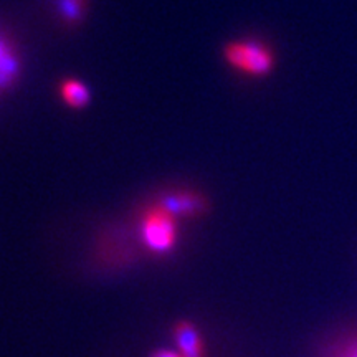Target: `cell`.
I'll list each match as a JSON object with an SVG mask.
<instances>
[{"instance_id":"277c9868","label":"cell","mask_w":357,"mask_h":357,"mask_svg":"<svg viewBox=\"0 0 357 357\" xmlns=\"http://www.w3.org/2000/svg\"><path fill=\"white\" fill-rule=\"evenodd\" d=\"M172 337L176 349L184 357H205V341L200 329L190 321H177L174 324Z\"/></svg>"},{"instance_id":"7a4b0ae2","label":"cell","mask_w":357,"mask_h":357,"mask_svg":"<svg viewBox=\"0 0 357 357\" xmlns=\"http://www.w3.org/2000/svg\"><path fill=\"white\" fill-rule=\"evenodd\" d=\"M222 56L230 70L247 78H266L276 68L275 50L257 37L231 40L223 47Z\"/></svg>"},{"instance_id":"6da1fadb","label":"cell","mask_w":357,"mask_h":357,"mask_svg":"<svg viewBox=\"0 0 357 357\" xmlns=\"http://www.w3.org/2000/svg\"><path fill=\"white\" fill-rule=\"evenodd\" d=\"M137 236L147 253L155 257L169 255L178 242V218L153 200L137 217Z\"/></svg>"},{"instance_id":"3957f363","label":"cell","mask_w":357,"mask_h":357,"mask_svg":"<svg viewBox=\"0 0 357 357\" xmlns=\"http://www.w3.org/2000/svg\"><path fill=\"white\" fill-rule=\"evenodd\" d=\"M160 207L171 212L174 217L181 218H199L211 211V200H208L202 192L195 189H171L162 192L155 199Z\"/></svg>"},{"instance_id":"8992f818","label":"cell","mask_w":357,"mask_h":357,"mask_svg":"<svg viewBox=\"0 0 357 357\" xmlns=\"http://www.w3.org/2000/svg\"><path fill=\"white\" fill-rule=\"evenodd\" d=\"M58 96L70 109H84L91 102V91L78 78H63L58 84Z\"/></svg>"},{"instance_id":"9c48e42d","label":"cell","mask_w":357,"mask_h":357,"mask_svg":"<svg viewBox=\"0 0 357 357\" xmlns=\"http://www.w3.org/2000/svg\"><path fill=\"white\" fill-rule=\"evenodd\" d=\"M149 357H184L178 352L176 347L174 349H167V347H159V349L153 351L149 354Z\"/></svg>"},{"instance_id":"52a82bcc","label":"cell","mask_w":357,"mask_h":357,"mask_svg":"<svg viewBox=\"0 0 357 357\" xmlns=\"http://www.w3.org/2000/svg\"><path fill=\"white\" fill-rule=\"evenodd\" d=\"M89 0H53V10L60 24L68 29L82 25L86 19Z\"/></svg>"},{"instance_id":"ba28073f","label":"cell","mask_w":357,"mask_h":357,"mask_svg":"<svg viewBox=\"0 0 357 357\" xmlns=\"http://www.w3.org/2000/svg\"><path fill=\"white\" fill-rule=\"evenodd\" d=\"M324 357H357V331L346 334L334 342Z\"/></svg>"},{"instance_id":"5b68a950","label":"cell","mask_w":357,"mask_h":357,"mask_svg":"<svg viewBox=\"0 0 357 357\" xmlns=\"http://www.w3.org/2000/svg\"><path fill=\"white\" fill-rule=\"evenodd\" d=\"M22 63L15 45L0 33V93L10 89L20 78Z\"/></svg>"}]
</instances>
